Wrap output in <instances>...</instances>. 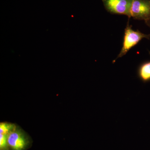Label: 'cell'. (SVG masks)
Listing matches in <instances>:
<instances>
[{
	"mask_svg": "<svg viewBox=\"0 0 150 150\" xmlns=\"http://www.w3.org/2000/svg\"><path fill=\"white\" fill-rule=\"evenodd\" d=\"M102 2L105 9L110 13L131 17L133 0H102Z\"/></svg>",
	"mask_w": 150,
	"mask_h": 150,
	"instance_id": "3957f363",
	"label": "cell"
},
{
	"mask_svg": "<svg viewBox=\"0 0 150 150\" xmlns=\"http://www.w3.org/2000/svg\"><path fill=\"white\" fill-rule=\"evenodd\" d=\"M145 21V23H146V24L150 28V19Z\"/></svg>",
	"mask_w": 150,
	"mask_h": 150,
	"instance_id": "ba28073f",
	"label": "cell"
},
{
	"mask_svg": "<svg viewBox=\"0 0 150 150\" xmlns=\"http://www.w3.org/2000/svg\"><path fill=\"white\" fill-rule=\"evenodd\" d=\"M138 75L140 79L146 83L150 81V61L143 63L138 70Z\"/></svg>",
	"mask_w": 150,
	"mask_h": 150,
	"instance_id": "5b68a950",
	"label": "cell"
},
{
	"mask_svg": "<svg viewBox=\"0 0 150 150\" xmlns=\"http://www.w3.org/2000/svg\"><path fill=\"white\" fill-rule=\"evenodd\" d=\"M8 135L0 134V150H10L8 142Z\"/></svg>",
	"mask_w": 150,
	"mask_h": 150,
	"instance_id": "52a82bcc",
	"label": "cell"
},
{
	"mask_svg": "<svg viewBox=\"0 0 150 150\" xmlns=\"http://www.w3.org/2000/svg\"><path fill=\"white\" fill-rule=\"evenodd\" d=\"M131 17L144 20L150 19V0H133L131 9Z\"/></svg>",
	"mask_w": 150,
	"mask_h": 150,
	"instance_id": "277c9868",
	"label": "cell"
},
{
	"mask_svg": "<svg viewBox=\"0 0 150 150\" xmlns=\"http://www.w3.org/2000/svg\"><path fill=\"white\" fill-rule=\"evenodd\" d=\"M8 142L10 150H27L32 144L29 135L17 126L8 134Z\"/></svg>",
	"mask_w": 150,
	"mask_h": 150,
	"instance_id": "6da1fadb",
	"label": "cell"
},
{
	"mask_svg": "<svg viewBox=\"0 0 150 150\" xmlns=\"http://www.w3.org/2000/svg\"><path fill=\"white\" fill-rule=\"evenodd\" d=\"M17 125L14 123L9 122H1L0 123V134L8 135L16 128Z\"/></svg>",
	"mask_w": 150,
	"mask_h": 150,
	"instance_id": "8992f818",
	"label": "cell"
},
{
	"mask_svg": "<svg viewBox=\"0 0 150 150\" xmlns=\"http://www.w3.org/2000/svg\"><path fill=\"white\" fill-rule=\"evenodd\" d=\"M144 38L150 39V34H145L139 30H134L128 23L124 32L123 47L116 59L126 55L131 48L137 45Z\"/></svg>",
	"mask_w": 150,
	"mask_h": 150,
	"instance_id": "7a4b0ae2",
	"label": "cell"
}]
</instances>
